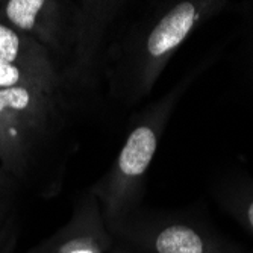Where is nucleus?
Returning <instances> with one entry per match:
<instances>
[{
  "label": "nucleus",
  "mask_w": 253,
  "mask_h": 253,
  "mask_svg": "<svg viewBox=\"0 0 253 253\" xmlns=\"http://www.w3.org/2000/svg\"><path fill=\"white\" fill-rule=\"evenodd\" d=\"M227 5L221 0H180L132 21L103 52L102 76L109 96L122 106L144 100L180 45Z\"/></svg>",
  "instance_id": "nucleus-1"
},
{
  "label": "nucleus",
  "mask_w": 253,
  "mask_h": 253,
  "mask_svg": "<svg viewBox=\"0 0 253 253\" xmlns=\"http://www.w3.org/2000/svg\"><path fill=\"white\" fill-rule=\"evenodd\" d=\"M75 100L62 91L0 89V166L25 187H53L64 167V144Z\"/></svg>",
  "instance_id": "nucleus-2"
},
{
  "label": "nucleus",
  "mask_w": 253,
  "mask_h": 253,
  "mask_svg": "<svg viewBox=\"0 0 253 253\" xmlns=\"http://www.w3.org/2000/svg\"><path fill=\"white\" fill-rule=\"evenodd\" d=\"M194 78L196 73L187 76L135 116L125 144L112 166L89 188L100 203L108 229L140 211L147 171L158 152L161 138L177 102Z\"/></svg>",
  "instance_id": "nucleus-3"
},
{
  "label": "nucleus",
  "mask_w": 253,
  "mask_h": 253,
  "mask_svg": "<svg viewBox=\"0 0 253 253\" xmlns=\"http://www.w3.org/2000/svg\"><path fill=\"white\" fill-rule=\"evenodd\" d=\"M127 3L120 0H78L70 49L62 67V86L75 102L99 85L109 31Z\"/></svg>",
  "instance_id": "nucleus-4"
},
{
  "label": "nucleus",
  "mask_w": 253,
  "mask_h": 253,
  "mask_svg": "<svg viewBox=\"0 0 253 253\" xmlns=\"http://www.w3.org/2000/svg\"><path fill=\"white\" fill-rule=\"evenodd\" d=\"M109 232L130 253H244L196 224L147 215L141 210Z\"/></svg>",
  "instance_id": "nucleus-5"
},
{
  "label": "nucleus",
  "mask_w": 253,
  "mask_h": 253,
  "mask_svg": "<svg viewBox=\"0 0 253 253\" xmlns=\"http://www.w3.org/2000/svg\"><path fill=\"white\" fill-rule=\"evenodd\" d=\"M76 3L78 0H3L0 20L40 42L62 73L75 29Z\"/></svg>",
  "instance_id": "nucleus-6"
},
{
  "label": "nucleus",
  "mask_w": 253,
  "mask_h": 253,
  "mask_svg": "<svg viewBox=\"0 0 253 253\" xmlns=\"http://www.w3.org/2000/svg\"><path fill=\"white\" fill-rule=\"evenodd\" d=\"M116 247L100 203L88 190L76 202L70 218L26 253H111Z\"/></svg>",
  "instance_id": "nucleus-7"
},
{
  "label": "nucleus",
  "mask_w": 253,
  "mask_h": 253,
  "mask_svg": "<svg viewBox=\"0 0 253 253\" xmlns=\"http://www.w3.org/2000/svg\"><path fill=\"white\" fill-rule=\"evenodd\" d=\"M0 61L25 70L49 86L64 91L59 68L40 42L0 20ZM65 93V91H64Z\"/></svg>",
  "instance_id": "nucleus-8"
},
{
  "label": "nucleus",
  "mask_w": 253,
  "mask_h": 253,
  "mask_svg": "<svg viewBox=\"0 0 253 253\" xmlns=\"http://www.w3.org/2000/svg\"><path fill=\"white\" fill-rule=\"evenodd\" d=\"M21 215L17 202L0 203V253H14L21 235Z\"/></svg>",
  "instance_id": "nucleus-9"
},
{
  "label": "nucleus",
  "mask_w": 253,
  "mask_h": 253,
  "mask_svg": "<svg viewBox=\"0 0 253 253\" xmlns=\"http://www.w3.org/2000/svg\"><path fill=\"white\" fill-rule=\"evenodd\" d=\"M223 202L229 212L253 234V185L227 191Z\"/></svg>",
  "instance_id": "nucleus-10"
},
{
  "label": "nucleus",
  "mask_w": 253,
  "mask_h": 253,
  "mask_svg": "<svg viewBox=\"0 0 253 253\" xmlns=\"http://www.w3.org/2000/svg\"><path fill=\"white\" fill-rule=\"evenodd\" d=\"M8 88H41L47 91H59L49 86L40 78L0 61V89H8Z\"/></svg>",
  "instance_id": "nucleus-11"
},
{
  "label": "nucleus",
  "mask_w": 253,
  "mask_h": 253,
  "mask_svg": "<svg viewBox=\"0 0 253 253\" xmlns=\"http://www.w3.org/2000/svg\"><path fill=\"white\" fill-rule=\"evenodd\" d=\"M23 188L20 183L0 166V203H11L17 202L18 193Z\"/></svg>",
  "instance_id": "nucleus-12"
},
{
  "label": "nucleus",
  "mask_w": 253,
  "mask_h": 253,
  "mask_svg": "<svg viewBox=\"0 0 253 253\" xmlns=\"http://www.w3.org/2000/svg\"><path fill=\"white\" fill-rule=\"evenodd\" d=\"M111 253H130V252H127L126 249H123V247H120V246H117L116 249H114Z\"/></svg>",
  "instance_id": "nucleus-13"
}]
</instances>
